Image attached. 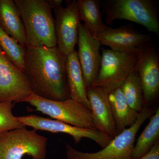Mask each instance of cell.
Segmentation results:
<instances>
[{
    "instance_id": "obj_1",
    "label": "cell",
    "mask_w": 159,
    "mask_h": 159,
    "mask_svg": "<svg viewBox=\"0 0 159 159\" xmlns=\"http://www.w3.org/2000/svg\"><path fill=\"white\" fill-rule=\"evenodd\" d=\"M66 63L57 47H26L23 72L33 93L56 101L70 98Z\"/></svg>"
},
{
    "instance_id": "obj_2",
    "label": "cell",
    "mask_w": 159,
    "mask_h": 159,
    "mask_svg": "<svg viewBox=\"0 0 159 159\" xmlns=\"http://www.w3.org/2000/svg\"><path fill=\"white\" fill-rule=\"evenodd\" d=\"M26 33V47H57L55 20L48 0H14Z\"/></svg>"
},
{
    "instance_id": "obj_3",
    "label": "cell",
    "mask_w": 159,
    "mask_h": 159,
    "mask_svg": "<svg viewBox=\"0 0 159 159\" xmlns=\"http://www.w3.org/2000/svg\"><path fill=\"white\" fill-rule=\"evenodd\" d=\"M107 24L116 20L134 22L148 31L158 34L159 21L157 2L153 0H108L102 2Z\"/></svg>"
},
{
    "instance_id": "obj_4",
    "label": "cell",
    "mask_w": 159,
    "mask_h": 159,
    "mask_svg": "<svg viewBox=\"0 0 159 159\" xmlns=\"http://www.w3.org/2000/svg\"><path fill=\"white\" fill-rule=\"evenodd\" d=\"M153 114L152 109H142L133 125L118 134L99 151L83 152L66 144V159H132L137 134L142 124Z\"/></svg>"
},
{
    "instance_id": "obj_5",
    "label": "cell",
    "mask_w": 159,
    "mask_h": 159,
    "mask_svg": "<svg viewBox=\"0 0 159 159\" xmlns=\"http://www.w3.org/2000/svg\"><path fill=\"white\" fill-rule=\"evenodd\" d=\"M23 102L29 103L36 111L55 119L80 128L97 129L92 112L85 106L71 98L62 101L44 99L34 93Z\"/></svg>"
},
{
    "instance_id": "obj_6",
    "label": "cell",
    "mask_w": 159,
    "mask_h": 159,
    "mask_svg": "<svg viewBox=\"0 0 159 159\" xmlns=\"http://www.w3.org/2000/svg\"><path fill=\"white\" fill-rule=\"evenodd\" d=\"M48 140L35 129L26 127L0 134V159H22L25 155L32 159H45Z\"/></svg>"
},
{
    "instance_id": "obj_7",
    "label": "cell",
    "mask_w": 159,
    "mask_h": 159,
    "mask_svg": "<svg viewBox=\"0 0 159 159\" xmlns=\"http://www.w3.org/2000/svg\"><path fill=\"white\" fill-rule=\"evenodd\" d=\"M101 56L100 68L92 87H102L110 93L119 88L134 71L137 56L103 49Z\"/></svg>"
},
{
    "instance_id": "obj_8",
    "label": "cell",
    "mask_w": 159,
    "mask_h": 159,
    "mask_svg": "<svg viewBox=\"0 0 159 159\" xmlns=\"http://www.w3.org/2000/svg\"><path fill=\"white\" fill-rule=\"evenodd\" d=\"M16 119L26 126H30L36 130L68 134L73 138L76 144L79 143L82 139H88L94 141L102 148L107 146L113 139L97 129L76 127L55 119L36 115L16 117Z\"/></svg>"
},
{
    "instance_id": "obj_9",
    "label": "cell",
    "mask_w": 159,
    "mask_h": 159,
    "mask_svg": "<svg viewBox=\"0 0 159 159\" xmlns=\"http://www.w3.org/2000/svg\"><path fill=\"white\" fill-rule=\"evenodd\" d=\"M33 93L24 72L0 47V102H23Z\"/></svg>"
},
{
    "instance_id": "obj_10",
    "label": "cell",
    "mask_w": 159,
    "mask_h": 159,
    "mask_svg": "<svg viewBox=\"0 0 159 159\" xmlns=\"http://www.w3.org/2000/svg\"><path fill=\"white\" fill-rule=\"evenodd\" d=\"M66 6L52 9L55 15V29L57 48L67 56L75 50L80 24L77 0L66 1Z\"/></svg>"
},
{
    "instance_id": "obj_11",
    "label": "cell",
    "mask_w": 159,
    "mask_h": 159,
    "mask_svg": "<svg viewBox=\"0 0 159 159\" xmlns=\"http://www.w3.org/2000/svg\"><path fill=\"white\" fill-rule=\"evenodd\" d=\"M135 71L139 74L143 91V99L149 102L157 96L159 91V57L157 52L150 45H142L135 53Z\"/></svg>"
},
{
    "instance_id": "obj_12",
    "label": "cell",
    "mask_w": 159,
    "mask_h": 159,
    "mask_svg": "<svg viewBox=\"0 0 159 159\" xmlns=\"http://www.w3.org/2000/svg\"><path fill=\"white\" fill-rule=\"evenodd\" d=\"M77 56L87 88L91 87L97 78L101 64V43L93 37L84 24L78 29Z\"/></svg>"
},
{
    "instance_id": "obj_13",
    "label": "cell",
    "mask_w": 159,
    "mask_h": 159,
    "mask_svg": "<svg viewBox=\"0 0 159 159\" xmlns=\"http://www.w3.org/2000/svg\"><path fill=\"white\" fill-rule=\"evenodd\" d=\"M93 37L99 40L101 45L108 46L112 51L128 54H135L138 48L146 43L150 39L149 35L127 26L116 29L109 28Z\"/></svg>"
},
{
    "instance_id": "obj_14",
    "label": "cell",
    "mask_w": 159,
    "mask_h": 159,
    "mask_svg": "<svg viewBox=\"0 0 159 159\" xmlns=\"http://www.w3.org/2000/svg\"><path fill=\"white\" fill-rule=\"evenodd\" d=\"M87 93L96 129L114 139L118 134L109 100V93L102 87L89 88Z\"/></svg>"
},
{
    "instance_id": "obj_15",
    "label": "cell",
    "mask_w": 159,
    "mask_h": 159,
    "mask_svg": "<svg viewBox=\"0 0 159 159\" xmlns=\"http://www.w3.org/2000/svg\"><path fill=\"white\" fill-rule=\"evenodd\" d=\"M66 73L70 98L77 100L90 110L87 93V88L84 79L77 51L75 50L66 56Z\"/></svg>"
},
{
    "instance_id": "obj_16",
    "label": "cell",
    "mask_w": 159,
    "mask_h": 159,
    "mask_svg": "<svg viewBox=\"0 0 159 159\" xmlns=\"http://www.w3.org/2000/svg\"><path fill=\"white\" fill-rule=\"evenodd\" d=\"M0 27L19 44L26 48L25 27L13 0H0Z\"/></svg>"
},
{
    "instance_id": "obj_17",
    "label": "cell",
    "mask_w": 159,
    "mask_h": 159,
    "mask_svg": "<svg viewBox=\"0 0 159 159\" xmlns=\"http://www.w3.org/2000/svg\"><path fill=\"white\" fill-rule=\"evenodd\" d=\"M109 100L118 135L133 125L140 112L131 108L120 88L109 94Z\"/></svg>"
},
{
    "instance_id": "obj_18",
    "label": "cell",
    "mask_w": 159,
    "mask_h": 159,
    "mask_svg": "<svg viewBox=\"0 0 159 159\" xmlns=\"http://www.w3.org/2000/svg\"><path fill=\"white\" fill-rule=\"evenodd\" d=\"M77 8L80 20L93 36L101 34L108 29L103 22L100 7L102 2L99 0H77Z\"/></svg>"
},
{
    "instance_id": "obj_19",
    "label": "cell",
    "mask_w": 159,
    "mask_h": 159,
    "mask_svg": "<svg viewBox=\"0 0 159 159\" xmlns=\"http://www.w3.org/2000/svg\"><path fill=\"white\" fill-rule=\"evenodd\" d=\"M159 109L151 116L149 123L137 139L134 146L132 159L144 156L159 141Z\"/></svg>"
},
{
    "instance_id": "obj_20",
    "label": "cell",
    "mask_w": 159,
    "mask_h": 159,
    "mask_svg": "<svg viewBox=\"0 0 159 159\" xmlns=\"http://www.w3.org/2000/svg\"><path fill=\"white\" fill-rule=\"evenodd\" d=\"M120 88L131 108L141 112L144 99L141 80L136 71L129 74Z\"/></svg>"
},
{
    "instance_id": "obj_21",
    "label": "cell",
    "mask_w": 159,
    "mask_h": 159,
    "mask_svg": "<svg viewBox=\"0 0 159 159\" xmlns=\"http://www.w3.org/2000/svg\"><path fill=\"white\" fill-rule=\"evenodd\" d=\"M0 47L7 57L23 71L26 48L8 35L0 27Z\"/></svg>"
},
{
    "instance_id": "obj_22",
    "label": "cell",
    "mask_w": 159,
    "mask_h": 159,
    "mask_svg": "<svg viewBox=\"0 0 159 159\" xmlns=\"http://www.w3.org/2000/svg\"><path fill=\"white\" fill-rule=\"evenodd\" d=\"M14 103L10 101L0 102V134L25 125L18 121L12 113Z\"/></svg>"
},
{
    "instance_id": "obj_23",
    "label": "cell",
    "mask_w": 159,
    "mask_h": 159,
    "mask_svg": "<svg viewBox=\"0 0 159 159\" xmlns=\"http://www.w3.org/2000/svg\"><path fill=\"white\" fill-rule=\"evenodd\" d=\"M137 159H159V141L144 156Z\"/></svg>"
},
{
    "instance_id": "obj_24",
    "label": "cell",
    "mask_w": 159,
    "mask_h": 159,
    "mask_svg": "<svg viewBox=\"0 0 159 159\" xmlns=\"http://www.w3.org/2000/svg\"><path fill=\"white\" fill-rule=\"evenodd\" d=\"M52 9L63 6L62 0H48Z\"/></svg>"
}]
</instances>
